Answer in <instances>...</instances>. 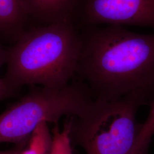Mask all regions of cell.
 Masks as SVG:
<instances>
[{"instance_id":"5","label":"cell","mask_w":154,"mask_h":154,"mask_svg":"<svg viewBox=\"0 0 154 154\" xmlns=\"http://www.w3.org/2000/svg\"><path fill=\"white\" fill-rule=\"evenodd\" d=\"M84 16L92 24L154 28V0H85Z\"/></svg>"},{"instance_id":"3","label":"cell","mask_w":154,"mask_h":154,"mask_svg":"<svg viewBox=\"0 0 154 154\" xmlns=\"http://www.w3.org/2000/svg\"><path fill=\"white\" fill-rule=\"evenodd\" d=\"M147 95L135 94L119 99H94L79 117L72 118L71 142L86 154H134L142 125L137 112Z\"/></svg>"},{"instance_id":"1","label":"cell","mask_w":154,"mask_h":154,"mask_svg":"<svg viewBox=\"0 0 154 154\" xmlns=\"http://www.w3.org/2000/svg\"><path fill=\"white\" fill-rule=\"evenodd\" d=\"M76 74L94 99L154 91V34L109 25L81 37Z\"/></svg>"},{"instance_id":"10","label":"cell","mask_w":154,"mask_h":154,"mask_svg":"<svg viewBox=\"0 0 154 154\" xmlns=\"http://www.w3.org/2000/svg\"><path fill=\"white\" fill-rule=\"evenodd\" d=\"M154 125V91L153 99L151 104L149 117L144 124L138 137L137 145L138 149L146 150L149 148V144L152 136V130Z\"/></svg>"},{"instance_id":"11","label":"cell","mask_w":154,"mask_h":154,"mask_svg":"<svg viewBox=\"0 0 154 154\" xmlns=\"http://www.w3.org/2000/svg\"><path fill=\"white\" fill-rule=\"evenodd\" d=\"M6 50L3 49L0 45V69L6 63ZM13 94L8 88L2 78L0 77V100L8 98L12 96Z\"/></svg>"},{"instance_id":"9","label":"cell","mask_w":154,"mask_h":154,"mask_svg":"<svg viewBox=\"0 0 154 154\" xmlns=\"http://www.w3.org/2000/svg\"><path fill=\"white\" fill-rule=\"evenodd\" d=\"M65 123L61 130L58 124L53 127L51 134L53 136V147L51 154H72L70 132L72 126V118Z\"/></svg>"},{"instance_id":"13","label":"cell","mask_w":154,"mask_h":154,"mask_svg":"<svg viewBox=\"0 0 154 154\" xmlns=\"http://www.w3.org/2000/svg\"><path fill=\"white\" fill-rule=\"evenodd\" d=\"M152 135H154V126H153V128H152Z\"/></svg>"},{"instance_id":"8","label":"cell","mask_w":154,"mask_h":154,"mask_svg":"<svg viewBox=\"0 0 154 154\" xmlns=\"http://www.w3.org/2000/svg\"><path fill=\"white\" fill-rule=\"evenodd\" d=\"M52 147L53 136L48 123L42 122L32 132L20 154H51Z\"/></svg>"},{"instance_id":"6","label":"cell","mask_w":154,"mask_h":154,"mask_svg":"<svg viewBox=\"0 0 154 154\" xmlns=\"http://www.w3.org/2000/svg\"><path fill=\"white\" fill-rule=\"evenodd\" d=\"M29 16L26 0H0V34L16 40Z\"/></svg>"},{"instance_id":"7","label":"cell","mask_w":154,"mask_h":154,"mask_svg":"<svg viewBox=\"0 0 154 154\" xmlns=\"http://www.w3.org/2000/svg\"><path fill=\"white\" fill-rule=\"evenodd\" d=\"M79 0H26L30 15L49 22L65 20L75 9Z\"/></svg>"},{"instance_id":"12","label":"cell","mask_w":154,"mask_h":154,"mask_svg":"<svg viewBox=\"0 0 154 154\" xmlns=\"http://www.w3.org/2000/svg\"><path fill=\"white\" fill-rule=\"evenodd\" d=\"M25 147L16 146L14 149L8 151H0V154H20Z\"/></svg>"},{"instance_id":"4","label":"cell","mask_w":154,"mask_h":154,"mask_svg":"<svg viewBox=\"0 0 154 154\" xmlns=\"http://www.w3.org/2000/svg\"><path fill=\"white\" fill-rule=\"evenodd\" d=\"M93 100L82 83H70L61 88L34 89L0 115V143L25 147L40 123L56 125L63 116L79 117Z\"/></svg>"},{"instance_id":"2","label":"cell","mask_w":154,"mask_h":154,"mask_svg":"<svg viewBox=\"0 0 154 154\" xmlns=\"http://www.w3.org/2000/svg\"><path fill=\"white\" fill-rule=\"evenodd\" d=\"M81 46L69 20L24 30L6 50L4 81L13 94L27 85L63 88L76 74Z\"/></svg>"}]
</instances>
